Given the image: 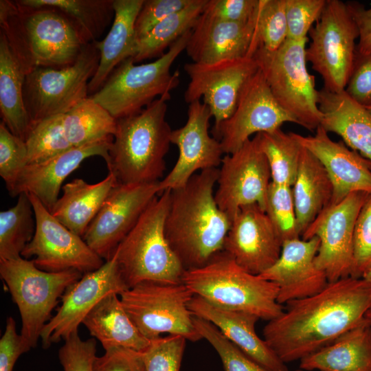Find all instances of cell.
Here are the masks:
<instances>
[{
  "mask_svg": "<svg viewBox=\"0 0 371 371\" xmlns=\"http://www.w3.org/2000/svg\"><path fill=\"white\" fill-rule=\"evenodd\" d=\"M371 308V282L348 277L285 304L264 326V340L286 364L331 343L363 323Z\"/></svg>",
  "mask_w": 371,
  "mask_h": 371,
  "instance_id": "1",
  "label": "cell"
},
{
  "mask_svg": "<svg viewBox=\"0 0 371 371\" xmlns=\"http://www.w3.org/2000/svg\"><path fill=\"white\" fill-rule=\"evenodd\" d=\"M218 177V168L204 170L170 190L165 236L185 270L205 265L223 250L232 221L215 201Z\"/></svg>",
  "mask_w": 371,
  "mask_h": 371,
  "instance_id": "2",
  "label": "cell"
},
{
  "mask_svg": "<svg viewBox=\"0 0 371 371\" xmlns=\"http://www.w3.org/2000/svg\"><path fill=\"white\" fill-rule=\"evenodd\" d=\"M0 26L25 74L37 67L70 65L87 44L73 21L52 8L1 0Z\"/></svg>",
  "mask_w": 371,
  "mask_h": 371,
  "instance_id": "3",
  "label": "cell"
},
{
  "mask_svg": "<svg viewBox=\"0 0 371 371\" xmlns=\"http://www.w3.org/2000/svg\"><path fill=\"white\" fill-rule=\"evenodd\" d=\"M161 97L139 113L117 120L106 164L120 183H151L166 170L172 129L166 120V101Z\"/></svg>",
  "mask_w": 371,
  "mask_h": 371,
  "instance_id": "4",
  "label": "cell"
},
{
  "mask_svg": "<svg viewBox=\"0 0 371 371\" xmlns=\"http://www.w3.org/2000/svg\"><path fill=\"white\" fill-rule=\"evenodd\" d=\"M182 282L194 295L221 308L249 313L267 321L284 310L277 300L276 284L247 271L223 250L205 265L185 270Z\"/></svg>",
  "mask_w": 371,
  "mask_h": 371,
  "instance_id": "5",
  "label": "cell"
},
{
  "mask_svg": "<svg viewBox=\"0 0 371 371\" xmlns=\"http://www.w3.org/2000/svg\"><path fill=\"white\" fill-rule=\"evenodd\" d=\"M170 197V190L159 194L113 253L128 289L144 282H182L185 269L164 232Z\"/></svg>",
  "mask_w": 371,
  "mask_h": 371,
  "instance_id": "6",
  "label": "cell"
},
{
  "mask_svg": "<svg viewBox=\"0 0 371 371\" xmlns=\"http://www.w3.org/2000/svg\"><path fill=\"white\" fill-rule=\"evenodd\" d=\"M191 31L151 63L136 65L133 58L126 59L90 96L116 120L139 113L158 98L170 99V91L179 84V74L172 73L171 67L186 49Z\"/></svg>",
  "mask_w": 371,
  "mask_h": 371,
  "instance_id": "7",
  "label": "cell"
},
{
  "mask_svg": "<svg viewBox=\"0 0 371 371\" xmlns=\"http://www.w3.org/2000/svg\"><path fill=\"white\" fill-rule=\"evenodd\" d=\"M0 276L18 306L22 321L21 334L35 348L58 299L82 273L73 269L45 271L38 268L33 260L20 257L0 260Z\"/></svg>",
  "mask_w": 371,
  "mask_h": 371,
  "instance_id": "8",
  "label": "cell"
},
{
  "mask_svg": "<svg viewBox=\"0 0 371 371\" xmlns=\"http://www.w3.org/2000/svg\"><path fill=\"white\" fill-rule=\"evenodd\" d=\"M308 39H286L281 47L269 54L257 50L252 58L262 71L278 104L309 131L319 126L322 114L318 106L315 78L306 67V43Z\"/></svg>",
  "mask_w": 371,
  "mask_h": 371,
  "instance_id": "9",
  "label": "cell"
},
{
  "mask_svg": "<svg viewBox=\"0 0 371 371\" xmlns=\"http://www.w3.org/2000/svg\"><path fill=\"white\" fill-rule=\"evenodd\" d=\"M119 295L124 310L146 339L151 341L161 333L181 335L192 341L202 339L188 308L194 294L183 282H144Z\"/></svg>",
  "mask_w": 371,
  "mask_h": 371,
  "instance_id": "10",
  "label": "cell"
},
{
  "mask_svg": "<svg viewBox=\"0 0 371 371\" xmlns=\"http://www.w3.org/2000/svg\"><path fill=\"white\" fill-rule=\"evenodd\" d=\"M100 52L93 43L85 45L78 59L62 68L37 67L25 74L23 98L33 123L65 114L88 97L89 82L94 76Z\"/></svg>",
  "mask_w": 371,
  "mask_h": 371,
  "instance_id": "11",
  "label": "cell"
},
{
  "mask_svg": "<svg viewBox=\"0 0 371 371\" xmlns=\"http://www.w3.org/2000/svg\"><path fill=\"white\" fill-rule=\"evenodd\" d=\"M306 61L322 78L324 88L341 92L351 75L359 38L357 24L347 3L326 0L320 18L308 32Z\"/></svg>",
  "mask_w": 371,
  "mask_h": 371,
  "instance_id": "12",
  "label": "cell"
},
{
  "mask_svg": "<svg viewBox=\"0 0 371 371\" xmlns=\"http://www.w3.org/2000/svg\"><path fill=\"white\" fill-rule=\"evenodd\" d=\"M369 194L355 192L339 203L328 205L308 225L302 239L319 240L316 267L328 282L352 277L354 269L353 237L359 214Z\"/></svg>",
  "mask_w": 371,
  "mask_h": 371,
  "instance_id": "13",
  "label": "cell"
},
{
  "mask_svg": "<svg viewBox=\"0 0 371 371\" xmlns=\"http://www.w3.org/2000/svg\"><path fill=\"white\" fill-rule=\"evenodd\" d=\"M27 194L34 211L36 228L21 257L34 258L35 265L48 272L73 269L86 273L102 266L104 259L82 237L59 222L35 196Z\"/></svg>",
  "mask_w": 371,
  "mask_h": 371,
  "instance_id": "14",
  "label": "cell"
},
{
  "mask_svg": "<svg viewBox=\"0 0 371 371\" xmlns=\"http://www.w3.org/2000/svg\"><path fill=\"white\" fill-rule=\"evenodd\" d=\"M271 181L268 161L255 135L236 151L223 157L218 169L215 201L231 221L245 205L258 204L265 211Z\"/></svg>",
  "mask_w": 371,
  "mask_h": 371,
  "instance_id": "15",
  "label": "cell"
},
{
  "mask_svg": "<svg viewBox=\"0 0 371 371\" xmlns=\"http://www.w3.org/2000/svg\"><path fill=\"white\" fill-rule=\"evenodd\" d=\"M183 69L190 78L184 93L186 102L203 98L216 128L232 115L245 85L259 67L253 58L245 57L212 63H188Z\"/></svg>",
  "mask_w": 371,
  "mask_h": 371,
  "instance_id": "16",
  "label": "cell"
},
{
  "mask_svg": "<svg viewBox=\"0 0 371 371\" xmlns=\"http://www.w3.org/2000/svg\"><path fill=\"white\" fill-rule=\"evenodd\" d=\"M159 194V182L140 184L117 183L111 190L82 238L99 256L108 260Z\"/></svg>",
  "mask_w": 371,
  "mask_h": 371,
  "instance_id": "17",
  "label": "cell"
},
{
  "mask_svg": "<svg viewBox=\"0 0 371 371\" xmlns=\"http://www.w3.org/2000/svg\"><path fill=\"white\" fill-rule=\"evenodd\" d=\"M285 122L297 124L274 98L259 69L245 85L232 115L212 130L225 155L239 149L251 135L280 128Z\"/></svg>",
  "mask_w": 371,
  "mask_h": 371,
  "instance_id": "18",
  "label": "cell"
},
{
  "mask_svg": "<svg viewBox=\"0 0 371 371\" xmlns=\"http://www.w3.org/2000/svg\"><path fill=\"white\" fill-rule=\"evenodd\" d=\"M128 289L114 254L99 269L84 273L61 297L56 313L43 328L40 339L44 348L65 340L78 326L92 308L111 293L120 295Z\"/></svg>",
  "mask_w": 371,
  "mask_h": 371,
  "instance_id": "19",
  "label": "cell"
},
{
  "mask_svg": "<svg viewBox=\"0 0 371 371\" xmlns=\"http://www.w3.org/2000/svg\"><path fill=\"white\" fill-rule=\"evenodd\" d=\"M212 117L209 106L201 100L189 104L186 123L170 135L179 156L172 170L159 181V194L183 186L199 170L217 168L221 164L225 154L221 144L209 133Z\"/></svg>",
  "mask_w": 371,
  "mask_h": 371,
  "instance_id": "20",
  "label": "cell"
},
{
  "mask_svg": "<svg viewBox=\"0 0 371 371\" xmlns=\"http://www.w3.org/2000/svg\"><path fill=\"white\" fill-rule=\"evenodd\" d=\"M282 240L258 204L241 207L232 221L223 251L247 271L260 275L279 258Z\"/></svg>",
  "mask_w": 371,
  "mask_h": 371,
  "instance_id": "21",
  "label": "cell"
},
{
  "mask_svg": "<svg viewBox=\"0 0 371 371\" xmlns=\"http://www.w3.org/2000/svg\"><path fill=\"white\" fill-rule=\"evenodd\" d=\"M319 245L317 236L284 241L278 260L259 275L277 285V300L281 305L313 295L328 283L315 263Z\"/></svg>",
  "mask_w": 371,
  "mask_h": 371,
  "instance_id": "22",
  "label": "cell"
},
{
  "mask_svg": "<svg viewBox=\"0 0 371 371\" xmlns=\"http://www.w3.org/2000/svg\"><path fill=\"white\" fill-rule=\"evenodd\" d=\"M293 137L315 156L326 170L333 186L329 205L342 201L355 192L371 194V161L348 148L343 141L334 142L321 126L315 134L303 136L291 132Z\"/></svg>",
  "mask_w": 371,
  "mask_h": 371,
  "instance_id": "23",
  "label": "cell"
},
{
  "mask_svg": "<svg viewBox=\"0 0 371 371\" xmlns=\"http://www.w3.org/2000/svg\"><path fill=\"white\" fill-rule=\"evenodd\" d=\"M256 9L245 23L221 21L203 12L191 31L185 49L188 56L196 63L252 58L256 50Z\"/></svg>",
  "mask_w": 371,
  "mask_h": 371,
  "instance_id": "24",
  "label": "cell"
},
{
  "mask_svg": "<svg viewBox=\"0 0 371 371\" xmlns=\"http://www.w3.org/2000/svg\"><path fill=\"white\" fill-rule=\"evenodd\" d=\"M113 139L73 147L47 161L27 164L9 194L12 196L32 194L50 212L59 198L63 181L85 159L100 156L109 163Z\"/></svg>",
  "mask_w": 371,
  "mask_h": 371,
  "instance_id": "25",
  "label": "cell"
},
{
  "mask_svg": "<svg viewBox=\"0 0 371 371\" xmlns=\"http://www.w3.org/2000/svg\"><path fill=\"white\" fill-rule=\"evenodd\" d=\"M193 316L213 324L246 355L269 371H289L256 332V315L239 311L221 308L201 297L194 295L188 304Z\"/></svg>",
  "mask_w": 371,
  "mask_h": 371,
  "instance_id": "26",
  "label": "cell"
},
{
  "mask_svg": "<svg viewBox=\"0 0 371 371\" xmlns=\"http://www.w3.org/2000/svg\"><path fill=\"white\" fill-rule=\"evenodd\" d=\"M319 126L339 135L344 144L371 161V113L345 91H318Z\"/></svg>",
  "mask_w": 371,
  "mask_h": 371,
  "instance_id": "27",
  "label": "cell"
},
{
  "mask_svg": "<svg viewBox=\"0 0 371 371\" xmlns=\"http://www.w3.org/2000/svg\"><path fill=\"white\" fill-rule=\"evenodd\" d=\"M143 3L144 0H113L111 27L104 39L93 42L100 52V60L89 82V93L97 92L122 62L135 56L138 40L135 23Z\"/></svg>",
  "mask_w": 371,
  "mask_h": 371,
  "instance_id": "28",
  "label": "cell"
},
{
  "mask_svg": "<svg viewBox=\"0 0 371 371\" xmlns=\"http://www.w3.org/2000/svg\"><path fill=\"white\" fill-rule=\"evenodd\" d=\"M300 361V368L308 371H371V322L366 317Z\"/></svg>",
  "mask_w": 371,
  "mask_h": 371,
  "instance_id": "29",
  "label": "cell"
},
{
  "mask_svg": "<svg viewBox=\"0 0 371 371\" xmlns=\"http://www.w3.org/2000/svg\"><path fill=\"white\" fill-rule=\"evenodd\" d=\"M117 183L115 176L110 172L104 179L93 184L82 179H75L63 186V195L50 212L63 225L83 237Z\"/></svg>",
  "mask_w": 371,
  "mask_h": 371,
  "instance_id": "30",
  "label": "cell"
},
{
  "mask_svg": "<svg viewBox=\"0 0 371 371\" xmlns=\"http://www.w3.org/2000/svg\"><path fill=\"white\" fill-rule=\"evenodd\" d=\"M118 295L111 293L103 297L85 317L82 324L105 350L124 348L144 352L151 341L135 326Z\"/></svg>",
  "mask_w": 371,
  "mask_h": 371,
  "instance_id": "31",
  "label": "cell"
},
{
  "mask_svg": "<svg viewBox=\"0 0 371 371\" xmlns=\"http://www.w3.org/2000/svg\"><path fill=\"white\" fill-rule=\"evenodd\" d=\"M292 192L297 227L302 236L329 205L333 193V183L326 170L319 160L304 147Z\"/></svg>",
  "mask_w": 371,
  "mask_h": 371,
  "instance_id": "32",
  "label": "cell"
},
{
  "mask_svg": "<svg viewBox=\"0 0 371 371\" xmlns=\"http://www.w3.org/2000/svg\"><path fill=\"white\" fill-rule=\"evenodd\" d=\"M25 77L5 34L0 32L1 116L10 131L23 140L32 126L24 103Z\"/></svg>",
  "mask_w": 371,
  "mask_h": 371,
  "instance_id": "33",
  "label": "cell"
},
{
  "mask_svg": "<svg viewBox=\"0 0 371 371\" xmlns=\"http://www.w3.org/2000/svg\"><path fill=\"white\" fill-rule=\"evenodd\" d=\"M63 128L73 147L112 139L117 120L90 95L63 114Z\"/></svg>",
  "mask_w": 371,
  "mask_h": 371,
  "instance_id": "34",
  "label": "cell"
},
{
  "mask_svg": "<svg viewBox=\"0 0 371 371\" xmlns=\"http://www.w3.org/2000/svg\"><path fill=\"white\" fill-rule=\"evenodd\" d=\"M27 8L58 10L77 27L86 43L97 41L114 18L113 0H21Z\"/></svg>",
  "mask_w": 371,
  "mask_h": 371,
  "instance_id": "35",
  "label": "cell"
},
{
  "mask_svg": "<svg viewBox=\"0 0 371 371\" xmlns=\"http://www.w3.org/2000/svg\"><path fill=\"white\" fill-rule=\"evenodd\" d=\"M207 0H192L186 7L167 16L138 40L135 63L159 58L181 36L192 30L203 13Z\"/></svg>",
  "mask_w": 371,
  "mask_h": 371,
  "instance_id": "36",
  "label": "cell"
},
{
  "mask_svg": "<svg viewBox=\"0 0 371 371\" xmlns=\"http://www.w3.org/2000/svg\"><path fill=\"white\" fill-rule=\"evenodd\" d=\"M256 136L268 161L271 182L292 188L297 174L302 146L291 133H286L280 128Z\"/></svg>",
  "mask_w": 371,
  "mask_h": 371,
  "instance_id": "37",
  "label": "cell"
},
{
  "mask_svg": "<svg viewBox=\"0 0 371 371\" xmlns=\"http://www.w3.org/2000/svg\"><path fill=\"white\" fill-rule=\"evenodd\" d=\"M35 228L34 211L29 195L21 194L14 206L0 212V260L21 257Z\"/></svg>",
  "mask_w": 371,
  "mask_h": 371,
  "instance_id": "38",
  "label": "cell"
},
{
  "mask_svg": "<svg viewBox=\"0 0 371 371\" xmlns=\"http://www.w3.org/2000/svg\"><path fill=\"white\" fill-rule=\"evenodd\" d=\"M63 114L33 123L25 139L27 164H38L73 148L65 134Z\"/></svg>",
  "mask_w": 371,
  "mask_h": 371,
  "instance_id": "39",
  "label": "cell"
},
{
  "mask_svg": "<svg viewBox=\"0 0 371 371\" xmlns=\"http://www.w3.org/2000/svg\"><path fill=\"white\" fill-rule=\"evenodd\" d=\"M285 5L286 0H258L254 37L256 51L274 53L287 39Z\"/></svg>",
  "mask_w": 371,
  "mask_h": 371,
  "instance_id": "40",
  "label": "cell"
},
{
  "mask_svg": "<svg viewBox=\"0 0 371 371\" xmlns=\"http://www.w3.org/2000/svg\"><path fill=\"white\" fill-rule=\"evenodd\" d=\"M195 329L218 354L225 371H269L246 355L213 324L193 316Z\"/></svg>",
  "mask_w": 371,
  "mask_h": 371,
  "instance_id": "41",
  "label": "cell"
},
{
  "mask_svg": "<svg viewBox=\"0 0 371 371\" xmlns=\"http://www.w3.org/2000/svg\"><path fill=\"white\" fill-rule=\"evenodd\" d=\"M265 212L284 241L300 238L292 188L271 181L266 199Z\"/></svg>",
  "mask_w": 371,
  "mask_h": 371,
  "instance_id": "42",
  "label": "cell"
},
{
  "mask_svg": "<svg viewBox=\"0 0 371 371\" xmlns=\"http://www.w3.org/2000/svg\"><path fill=\"white\" fill-rule=\"evenodd\" d=\"M186 341L178 335L151 340L142 352L146 371H180Z\"/></svg>",
  "mask_w": 371,
  "mask_h": 371,
  "instance_id": "43",
  "label": "cell"
},
{
  "mask_svg": "<svg viewBox=\"0 0 371 371\" xmlns=\"http://www.w3.org/2000/svg\"><path fill=\"white\" fill-rule=\"evenodd\" d=\"M27 164L25 140L12 133L5 124H0V176L10 191Z\"/></svg>",
  "mask_w": 371,
  "mask_h": 371,
  "instance_id": "44",
  "label": "cell"
},
{
  "mask_svg": "<svg viewBox=\"0 0 371 371\" xmlns=\"http://www.w3.org/2000/svg\"><path fill=\"white\" fill-rule=\"evenodd\" d=\"M326 0H286L287 38L308 39L307 34L319 20Z\"/></svg>",
  "mask_w": 371,
  "mask_h": 371,
  "instance_id": "45",
  "label": "cell"
},
{
  "mask_svg": "<svg viewBox=\"0 0 371 371\" xmlns=\"http://www.w3.org/2000/svg\"><path fill=\"white\" fill-rule=\"evenodd\" d=\"M64 341L58 350V359L64 371H93L97 357L95 339L82 340L76 331Z\"/></svg>",
  "mask_w": 371,
  "mask_h": 371,
  "instance_id": "46",
  "label": "cell"
},
{
  "mask_svg": "<svg viewBox=\"0 0 371 371\" xmlns=\"http://www.w3.org/2000/svg\"><path fill=\"white\" fill-rule=\"evenodd\" d=\"M353 249L352 277L359 278L371 264V194L367 198L355 223Z\"/></svg>",
  "mask_w": 371,
  "mask_h": 371,
  "instance_id": "47",
  "label": "cell"
},
{
  "mask_svg": "<svg viewBox=\"0 0 371 371\" xmlns=\"http://www.w3.org/2000/svg\"><path fill=\"white\" fill-rule=\"evenodd\" d=\"M192 0H144L135 23L137 40L171 14L188 6Z\"/></svg>",
  "mask_w": 371,
  "mask_h": 371,
  "instance_id": "48",
  "label": "cell"
},
{
  "mask_svg": "<svg viewBox=\"0 0 371 371\" xmlns=\"http://www.w3.org/2000/svg\"><path fill=\"white\" fill-rule=\"evenodd\" d=\"M345 92L355 102L368 109L371 106V52L356 54L352 71Z\"/></svg>",
  "mask_w": 371,
  "mask_h": 371,
  "instance_id": "49",
  "label": "cell"
},
{
  "mask_svg": "<svg viewBox=\"0 0 371 371\" xmlns=\"http://www.w3.org/2000/svg\"><path fill=\"white\" fill-rule=\"evenodd\" d=\"M93 371H146L142 352L124 348L105 350L96 357Z\"/></svg>",
  "mask_w": 371,
  "mask_h": 371,
  "instance_id": "50",
  "label": "cell"
},
{
  "mask_svg": "<svg viewBox=\"0 0 371 371\" xmlns=\"http://www.w3.org/2000/svg\"><path fill=\"white\" fill-rule=\"evenodd\" d=\"M258 0H207L203 13L215 19L245 23L252 17Z\"/></svg>",
  "mask_w": 371,
  "mask_h": 371,
  "instance_id": "51",
  "label": "cell"
},
{
  "mask_svg": "<svg viewBox=\"0 0 371 371\" xmlns=\"http://www.w3.org/2000/svg\"><path fill=\"white\" fill-rule=\"evenodd\" d=\"M29 341L16 332L13 317L6 319L5 331L0 339V371H12L19 357L31 350Z\"/></svg>",
  "mask_w": 371,
  "mask_h": 371,
  "instance_id": "52",
  "label": "cell"
},
{
  "mask_svg": "<svg viewBox=\"0 0 371 371\" xmlns=\"http://www.w3.org/2000/svg\"><path fill=\"white\" fill-rule=\"evenodd\" d=\"M347 4L359 31L356 54L367 55L371 52V8L367 9L358 2Z\"/></svg>",
  "mask_w": 371,
  "mask_h": 371,
  "instance_id": "53",
  "label": "cell"
},
{
  "mask_svg": "<svg viewBox=\"0 0 371 371\" xmlns=\"http://www.w3.org/2000/svg\"><path fill=\"white\" fill-rule=\"evenodd\" d=\"M361 278L368 281L371 282V264L368 267V269L365 271Z\"/></svg>",
  "mask_w": 371,
  "mask_h": 371,
  "instance_id": "54",
  "label": "cell"
},
{
  "mask_svg": "<svg viewBox=\"0 0 371 371\" xmlns=\"http://www.w3.org/2000/svg\"><path fill=\"white\" fill-rule=\"evenodd\" d=\"M366 317L371 322V308L367 313Z\"/></svg>",
  "mask_w": 371,
  "mask_h": 371,
  "instance_id": "55",
  "label": "cell"
},
{
  "mask_svg": "<svg viewBox=\"0 0 371 371\" xmlns=\"http://www.w3.org/2000/svg\"><path fill=\"white\" fill-rule=\"evenodd\" d=\"M368 111L371 113V106L367 109Z\"/></svg>",
  "mask_w": 371,
  "mask_h": 371,
  "instance_id": "56",
  "label": "cell"
},
{
  "mask_svg": "<svg viewBox=\"0 0 371 371\" xmlns=\"http://www.w3.org/2000/svg\"><path fill=\"white\" fill-rule=\"evenodd\" d=\"M294 371H304V370L300 368V369L295 370Z\"/></svg>",
  "mask_w": 371,
  "mask_h": 371,
  "instance_id": "57",
  "label": "cell"
}]
</instances>
